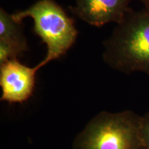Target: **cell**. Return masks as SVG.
<instances>
[{
    "label": "cell",
    "mask_w": 149,
    "mask_h": 149,
    "mask_svg": "<svg viewBox=\"0 0 149 149\" xmlns=\"http://www.w3.org/2000/svg\"><path fill=\"white\" fill-rule=\"evenodd\" d=\"M139 1L144 6V8L145 10L149 12V0H139Z\"/></svg>",
    "instance_id": "8"
},
{
    "label": "cell",
    "mask_w": 149,
    "mask_h": 149,
    "mask_svg": "<svg viewBox=\"0 0 149 149\" xmlns=\"http://www.w3.org/2000/svg\"><path fill=\"white\" fill-rule=\"evenodd\" d=\"M37 66L30 67L17 59L0 65L1 101L10 104L24 103L33 95L36 83Z\"/></svg>",
    "instance_id": "4"
},
{
    "label": "cell",
    "mask_w": 149,
    "mask_h": 149,
    "mask_svg": "<svg viewBox=\"0 0 149 149\" xmlns=\"http://www.w3.org/2000/svg\"><path fill=\"white\" fill-rule=\"evenodd\" d=\"M102 58L112 69L149 77V12L130 8L103 43Z\"/></svg>",
    "instance_id": "1"
},
{
    "label": "cell",
    "mask_w": 149,
    "mask_h": 149,
    "mask_svg": "<svg viewBox=\"0 0 149 149\" xmlns=\"http://www.w3.org/2000/svg\"><path fill=\"white\" fill-rule=\"evenodd\" d=\"M22 22L0 8V65L29 51Z\"/></svg>",
    "instance_id": "6"
},
{
    "label": "cell",
    "mask_w": 149,
    "mask_h": 149,
    "mask_svg": "<svg viewBox=\"0 0 149 149\" xmlns=\"http://www.w3.org/2000/svg\"><path fill=\"white\" fill-rule=\"evenodd\" d=\"M139 134L145 149H149V111L141 117Z\"/></svg>",
    "instance_id": "7"
},
{
    "label": "cell",
    "mask_w": 149,
    "mask_h": 149,
    "mask_svg": "<svg viewBox=\"0 0 149 149\" xmlns=\"http://www.w3.org/2000/svg\"><path fill=\"white\" fill-rule=\"evenodd\" d=\"M141 117L130 110L102 111L76 136L73 149H145L139 134Z\"/></svg>",
    "instance_id": "2"
},
{
    "label": "cell",
    "mask_w": 149,
    "mask_h": 149,
    "mask_svg": "<svg viewBox=\"0 0 149 149\" xmlns=\"http://www.w3.org/2000/svg\"><path fill=\"white\" fill-rule=\"evenodd\" d=\"M133 0H75L70 11L86 23L101 27L109 23L118 24L130 8Z\"/></svg>",
    "instance_id": "5"
},
{
    "label": "cell",
    "mask_w": 149,
    "mask_h": 149,
    "mask_svg": "<svg viewBox=\"0 0 149 149\" xmlns=\"http://www.w3.org/2000/svg\"><path fill=\"white\" fill-rule=\"evenodd\" d=\"M13 16L19 22L26 17L32 18L35 33L46 44L45 57L37 64L40 69L65 55L77 40L78 31L74 21L54 0H38Z\"/></svg>",
    "instance_id": "3"
}]
</instances>
